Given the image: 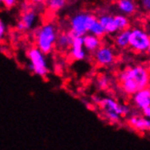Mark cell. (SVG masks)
Here are the masks:
<instances>
[{
  "label": "cell",
  "instance_id": "cell-1",
  "mask_svg": "<svg viewBox=\"0 0 150 150\" xmlns=\"http://www.w3.org/2000/svg\"><path fill=\"white\" fill-rule=\"evenodd\" d=\"M117 77L120 90L127 96H133L150 85L149 70L144 65L127 67L121 70Z\"/></svg>",
  "mask_w": 150,
  "mask_h": 150
},
{
  "label": "cell",
  "instance_id": "cell-2",
  "mask_svg": "<svg viewBox=\"0 0 150 150\" xmlns=\"http://www.w3.org/2000/svg\"><path fill=\"white\" fill-rule=\"evenodd\" d=\"M96 104L103 118L110 124H118L123 117L131 115V108L128 105L118 102L111 96H105L96 100Z\"/></svg>",
  "mask_w": 150,
  "mask_h": 150
},
{
  "label": "cell",
  "instance_id": "cell-3",
  "mask_svg": "<svg viewBox=\"0 0 150 150\" xmlns=\"http://www.w3.org/2000/svg\"><path fill=\"white\" fill-rule=\"evenodd\" d=\"M58 31L54 23L43 24L35 31V41L38 49L44 54L48 55L55 49L58 38Z\"/></svg>",
  "mask_w": 150,
  "mask_h": 150
},
{
  "label": "cell",
  "instance_id": "cell-4",
  "mask_svg": "<svg viewBox=\"0 0 150 150\" xmlns=\"http://www.w3.org/2000/svg\"><path fill=\"white\" fill-rule=\"evenodd\" d=\"M98 20L96 16L86 12H80L74 15L69 21V33L74 38L84 37L89 33L92 25Z\"/></svg>",
  "mask_w": 150,
  "mask_h": 150
},
{
  "label": "cell",
  "instance_id": "cell-5",
  "mask_svg": "<svg viewBox=\"0 0 150 150\" xmlns=\"http://www.w3.org/2000/svg\"><path fill=\"white\" fill-rule=\"evenodd\" d=\"M26 56L29 61L28 66L29 71L40 77H46L48 75L49 66L46 54H44L40 49L35 47L28 49Z\"/></svg>",
  "mask_w": 150,
  "mask_h": 150
},
{
  "label": "cell",
  "instance_id": "cell-6",
  "mask_svg": "<svg viewBox=\"0 0 150 150\" xmlns=\"http://www.w3.org/2000/svg\"><path fill=\"white\" fill-rule=\"evenodd\" d=\"M150 46V35L139 28H135L130 33L129 48L137 54L146 53Z\"/></svg>",
  "mask_w": 150,
  "mask_h": 150
},
{
  "label": "cell",
  "instance_id": "cell-7",
  "mask_svg": "<svg viewBox=\"0 0 150 150\" xmlns=\"http://www.w3.org/2000/svg\"><path fill=\"white\" fill-rule=\"evenodd\" d=\"M117 56L115 50L107 45L101 46L94 53V60L96 64L101 67H109L116 63Z\"/></svg>",
  "mask_w": 150,
  "mask_h": 150
},
{
  "label": "cell",
  "instance_id": "cell-8",
  "mask_svg": "<svg viewBox=\"0 0 150 150\" xmlns=\"http://www.w3.org/2000/svg\"><path fill=\"white\" fill-rule=\"evenodd\" d=\"M127 125L129 128L138 134L150 133V119L143 114H131L127 118Z\"/></svg>",
  "mask_w": 150,
  "mask_h": 150
},
{
  "label": "cell",
  "instance_id": "cell-9",
  "mask_svg": "<svg viewBox=\"0 0 150 150\" xmlns=\"http://www.w3.org/2000/svg\"><path fill=\"white\" fill-rule=\"evenodd\" d=\"M131 104L139 112H144L150 108V86L131 96Z\"/></svg>",
  "mask_w": 150,
  "mask_h": 150
},
{
  "label": "cell",
  "instance_id": "cell-10",
  "mask_svg": "<svg viewBox=\"0 0 150 150\" xmlns=\"http://www.w3.org/2000/svg\"><path fill=\"white\" fill-rule=\"evenodd\" d=\"M38 21V14L32 9L25 10L16 24V29L19 32H25L32 29Z\"/></svg>",
  "mask_w": 150,
  "mask_h": 150
},
{
  "label": "cell",
  "instance_id": "cell-11",
  "mask_svg": "<svg viewBox=\"0 0 150 150\" xmlns=\"http://www.w3.org/2000/svg\"><path fill=\"white\" fill-rule=\"evenodd\" d=\"M86 50L84 46V39L82 37L75 38L72 46L69 49V55L75 61H83L86 58Z\"/></svg>",
  "mask_w": 150,
  "mask_h": 150
},
{
  "label": "cell",
  "instance_id": "cell-12",
  "mask_svg": "<svg viewBox=\"0 0 150 150\" xmlns=\"http://www.w3.org/2000/svg\"><path fill=\"white\" fill-rule=\"evenodd\" d=\"M98 21L108 35H116L118 32L115 17L111 15H102L98 17Z\"/></svg>",
  "mask_w": 150,
  "mask_h": 150
},
{
  "label": "cell",
  "instance_id": "cell-13",
  "mask_svg": "<svg viewBox=\"0 0 150 150\" xmlns=\"http://www.w3.org/2000/svg\"><path fill=\"white\" fill-rule=\"evenodd\" d=\"M130 33H131V30L126 29L123 31H118L116 35H115L114 43L117 48L126 49V48L129 47Z\"/></svg>",
  "mask_w": 150,
  "mask_h": 150
},
{
  "label": "cell",
  "instance_id": "cell-14",
  "mask_svg": "<svg viewBox=\"0 0 150 150\" xmlns=\"http://www.w3.org/2000/svg\"><path fill=\"white\" fill-rule=\"evenodd\" d=\"M84 39V46L87 52L95 53L101 46H102V41L101 38L94 36L92 34H86V36L83 37Z\"/></svg>",
  "mask_w": 150,
  "mask_h": 150
},
{
  "label": "cell",
  "instance_id": "cell-15",
  "mask_svg": "<svg viewBox=\"0 0 150 150\" xmlns=\"http://www.w3.org/2000/svg\"><path fill=\"white\" fill-rule=\"evenodd\" d=\"M74 37L69 32H63L58 35V38L57 40L56 47L61 51L69 50L72 46V43L74 40Z\"/></svg>",
  "mask_w": 150,
  "mask_h": 150
},
{
  "label": "cell",
  "instance_id": "cell-16",
  "mask_svg": "<svg viewBox=\"0 0 150 150\" xmlns=\"http://www.w3.org/2000/svg\"><path fill=\"white\" fill-rule=\"evenodd\" d=\"M117 9L125 15H132L137 10V5L134 0H117Z\"/></svg>",
  "mask_w": 150,
  "mask_h": 150
},
{
  "label": "cell",
  "instance_id": "cell-17",
  "mask_svg": "<svg viewBox=\"0 0 150 150\" xmlns=\"http://www.w3.org/2000/svg\"><path fill=\"white\" fill-rule=\"evenodd\" d=\"M114 17H115V22H116L118 31L128 29L130 22H129V19L125 15H117Z\"/></svg>",
  "mask_w": 150,
  "mask_h": 150
},
{
  "label": "cell",
  "instance_id": "cell-18",
  "mask_svg": "<svg viewBox=\"0 0 150 150\" xmlns=\"http://www.w3.org/2000/svg\"><path fill=\"white\" fill-rule=\"evenodd\" d=\"M67 0H47V7L52 12H57L65 7Z\"/></svg>",
  "mask_w": 150,
  "mask_h": 150
},
{
  "label": "cell",
  "instance_id": "cell-19",
  "mask_svg": "<svg viewBox=\"0 0 150 150\" xmlns=\"http://www.w3.org/2000/svg\"><path fill=\"white\" fill-rule=\"evenodd\" d=\"M89 34H92V35H94V36L98 37L99 38H104L105 35H107L104 28L102 26V25L99 23L98 20L92 25V28H90V31H89Z\"/></svg>",
  "mask_w": 150,
  "mask_h": 150
},
{
  "label": "cell",
  "instance_id": "cell-20",
  "mask_svg": "<svg viewBox=\"0 0 150 150\" xmlns=\"http://www.w3.org/2000/svg\"><path fill=\"white\" fill-rule=\"evenodd\" d=\"M111 82H110V78L109 76H100L98 78V83H96V85H98V86L100 88V89H107V88H108V86H110Z\"/></svg>",
  "mask_w": 150,
  "mask_h": 150
},
{
  "label": "cell",
  "instance_id": "cell-21",
  "mask_svg": "<svg viewBox=\"0 0 150 150\" xmlns=\"http://www.w3.org/2000/svg\"><path fill=\"white\" fill-rule=\"evenodd\" d=\"M139 3L144 11L150 13V0H139Z\"/></svg>",
  "mask_w": 150,
  "mask_h": 150
},
{
  "label": "cell",
  "instance_id": "cell-22",
  "mask_svg": "<svg viewBox=\"0 0 150 150\" xmlns=\"http://www.w3.org/2000/svg\"><path fill=\"white\" fill-rule=\"evenodd\" d=\"M0 1H1L4 6H6V8H11L16 5V0H0Z\"/></svg>",
  "mask_w": 150,
  "mask_h": 150
},
{
  "label": "cell",
  "instance_id": "cell-23",
  "mask_svg": "<svg viewBox=\"0 0 150 150\" xmlns=\"http://www.w3.org/2000/svg\"><path fill=\"white\" fill-rule=\"evenodd\" d=\"M6 32V25L5 22L3 20H1L0 21V37H1V38L4 37Z\"/></svg>",
  "mask_w": 150,
  "mask_h": 150
},
{
  "label": "cell",
  "instance_id": "cell-24",
  "mask_svg": "<svg viewBox=\"0 0 150 150\" xmlns=\"http://www.w3.org/2000/svg\"><path fill=\"white\" fill-rule=\"evenodd\" d=\"M142 114L144 115V116H146L147 118L150 119V108H148L147 109H146L144 112H142Z\"/></svg>",
  "mask_w": 150,
  "mask_h": 150
},
{
  "label": "cell",
  "instance_id": "cell-25",
  "mask_svg": "<svg viewBox=\"0 0 150 150\" xmlns=\"http://www.w3.org/2000/svg\"><path fill=\"white\" fill-rule=\"evenodd\" d=\"M30 1L34 4H41L44 2H47V0H30Z\"/></svg>",
  "mask_w": 150,
  "mask_h": 150
},
{
  "label": "cell",
  "instance_id": "cell-26",
  "mask_svg": "<svg viewBox=\"0 0 150 150\" xmlns=\"http://www.w3.org/2000/svg\"><path fill=\"white\" fill-rule=\"evenodd\" d=\"M146 54H147V56L150 57V46H149V47H148V49H147V51H146Z\"/></svg>",
  "mask_w": 150,
  "mask_h": 150
},
{
  "label": "cell",
  "instance_id": "cell-27",
  "mask_svg": "<svg viewBox=\"0 0 150 150\" xmlns=\"http://www.w3.org/2000/svg\"><path fill=\"white\" fill-rule=\"evenodd\" d=\"M147 67H148V70H149V73H150V65H149V66H148Z\"/></svg>",
  "mask_w": 150,
  "mask_h": 150
}]
</instances>
